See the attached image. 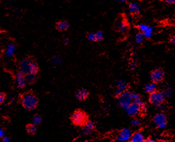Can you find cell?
Segmentation results:
<instances>
[{"mask_svg":"<svg viewBox=\"0 0 175 142\" xmlns=\"http://www.w3.org/2000/svg\"><path fill=\"white\" fill-rule=\"evenodd\" d=\"M15 51V45L12 43L9 44L4 51V55L7 58H10L14 55Z\"/></svg>","mask_w":175,"mask_h":142,"instance_id":"e0dca14e","label":"cell"},{"mask_svg":"<svg viewBox=\"0 0 175 142\" xmlns=\"http://www.w3.org/2000/svg\"><path fill=\"white\" fill-rule=\"evenodd\" d=\"M157 83L154 82H152L151 83H148L144 86V90L149 94H152L157 91Z\"/></svg>","mask_w":175,"mask_h":142,"instance_id":"9a60e30c","label":"cell"},{"mask_svg":"<svg viewBox=\"0 0 175 142\" xmlns=\"http://www.w3.org/2000/svg\"><path fill=\"white\" fill-rule=\"evenodd\" d=\"M87 38L91 42H95L96 41V34L95 33H89L87 34Z\"/></svg>","mask_w":175,"mask_h":142,"instance_id":"4dcf8cb0","label":"cell"},{"mask_svg":"<svg viewBox=\"0 0 175 142\" xmlns=\"http://www.w3.org/2000/svg\"><path fill=\"white\" fill-rule=\"evenodd\" d=\"M145 140L144 136L140 132H136L132 135L130 142H144Z\"/></svg>","mask_w":175,"mask_h":142,"instance_id":"4fadbf2b","label":"cell"},{"mask_svg":"<svg viewBox=\"0 0 175 142\" xmlns=\"http://www.w3.org/2000/svg\"><path fill=\"white\" fill-rule=\"evenodd\" d=\"M135 42L136 43H141L142 42H143L145 39V37L144 35V34L143 32H138L135 35Z\"/></svg>","mask_w":175,"mask_h":142,"instance_id":"603a6c76","label":"cell"},{"mask_svg":"<svg viewBox=\"0 0 175 142\" xmlns=\"http://www.w3.org/2000/svg\"><path fill=\"white\" fill-rule=\"evenodd\" d=\"M69 22L67 21V20H61L60 21L57 25V29L59 30V31H65L66 30L68 27H69Z\"/></svg>","mask_w":175,"mask_h":142,"instance_id":"d6986e66","label":"cell"},{"mask_svg":"<svg viewBox=\"0 0 175 142\" xmlns=\"http://www.w3.org/2000/svg\"><path fill=\"white\" fill-rule=\"evenodd\" d=\"M132 135L131 131L129 128H123L119 132V134L117 137V140L121 142L127 141L130 140Z\"/></svg>","mask_w":175,"mask_h":142,"instance_id":"52a82bcc","label":"cell"},{"mask_svg":"<svg viewBox=\"0 0 175 142\" xmlns=\"http://www.w3.org/2000/svg\"><path fill=\"white\" fill-rule=\"evenodd\" d=\"M135 102H136L140 108V111H143V112H145L146 110V108H147V105L142 100V99L140 98V97L134 100Z\"/></svg>","mask_w":175,"mask_h":142,"instance_id":"44dd1931","label":"cell"},{"mask_svg":"<svg viewBox=\"0 0 175 142\" xmlns=\"http://www.w3.org/2000/svg\"><path fill=\"white\" fill-rule=\"evenodd\" d=\"M24 75L25 74L22 73L21 71L18 72L16 75V85L19 88H24L27 83L26 78Z\"/></svg>","mask_w":175,"mask_h":142,"instance_id":"30bf717a","label":"cell"},{"mask_svg":"<svg viewBox=\"0 0 175 142\" xmlns=\"http://www.w3.org/2000/svg\"><path fill=\"white\" fill-rule=\"evenodd\" d=\"M132 97L133 100H136V99L140 98V96H139L137 94H135V93H134V94H133V93H132Z\"/></svg>","mask_w":175,"mask_h":142,"instance_id":"f35d334b","label":"cell"},{"mask_svg":"<svg viewBox=\"0 0 175 142\" xmlns=\"http://www.w3.org/2000/svg\"><path fill=\"white\" fill-rule=\"evenodd\" d=\"M31 61L28 59H23L20 62L21 71L25 75L30 74V67Z\"/></svg>","mask_w":175,"mask_h":142,"instance_id":"9c48e42d","label":"cell"},{"mask_svg":"<svg viewBox=\"0 0 175 142\" xmlns=\"http://www.w3.org/2000/svg\"><path fill=\"white\" fill-rule=\"evenodd\" d=\"M94 128H95V126L92 122H86L84 124V126L82 130V133L84 135L89 134L93 131Z\"/></svg>","mask_w":175,"mask_h":142,"instance_id":"7c38bea8","label":"cell"},{"mask_svg":"<svg viewBox=\"0 0 175 142\" xmlns=\"http://www.w3.org/2000/svg\"><path fill=\"white\" fill-rule=\"evenodd\" d=\"M165 98V97L162 92L157 91L152 94H150L149 100L152 105L156 106V107H159L161 104L164 103Z\"/></svg>","mask_w":175,"mask_h":142,"instance_id":"3957f363","label":"cell"},{"mask_svg":"<svg viewBox=\"0 0 175 142\" xmlns=\"http://www.w3.org/2000/svg\"><path fill=\"white\" fill-rule=\"evenodd\" d=\"M151 79L152 82L157 83L161 82L164 78V73L162 70L160 68H156L154 70L150 75Z\"/></svg>","mask_w":175,"mask_h":142,"instance_id":"5b68a950","label":"cell"},{"mask_svg":"<svg viewBox=\"0 0 175 142\" xmlns=\"http://www.w3.org/2000/svg\"><path fill=\"white\" fill-rule=\"evenodd\" d=\"M159 142H168V141H161Z\"/></svg>","mask_w":175,"mask_h":142,"instance_id":"ee69618b","label":"cell"},{"mask_svg":"<svg viewBox=\"0 0 175 142\" xmlns=\"http://www.w3.org/2000/svg\"><path fill=\"white\" fill-rule=\"evenodd\" d=\"M132 94V93L128 91H125L118 96V104L120 108L125 109L131 102H132L133 99Z\"/></svg>","mask_w":175,"mask_h":142,"instance_id":"7a4b0ae2","label":"cell"},{"mask_svg":"<svg viewBox=\"0 0 175 142\" xmlns=\"http://www.w3.org/2000/svg\"><path fill=\"white\" fill-rule=\"evenodd\" d=\"M4 99H5L4 95L3 93H1V94H0V102L1 103L3 102L4 101Z\"/></svg>","mask_w":175,"mask_h":142,"instance_id":"74e56055","label":"cell"},{"mask_svg":"<svg viewBox=\"0 0 175 142\" xmlns=\"http://www.w3.org/2000/svg\"><path fill=\"white\" fill-rule=\"evenodd\" d=\"M144 142H157V141L152 138H148V139H146Z\"/></svg>","mask_w":175,"mask_h":142,"instance_id":"60d3db41","label":"cell"},{"mask_svg":"<svg viewBox=\"0 0 175 142\" xmlns=\"http://www.w3.org/2000/svg\"><path fill=\"white\" fill-rule=\"evenodd\" d=\"M166 119H167L166 115L163 113H159L155 115V116L154 117V123L157 125V126L162 122H166Z\"/></svg>","mask_w":175,"mask_h":142,"instance_id":"5bb4252c","label":"cell"},{"mask_svg":"<svg viewBox=\"0 0 175 142\" xmlns=\"http://www.w3.org/2000/svg\"><path fill=\"white\" fill-rule=\"evenodd\" d=\"M27 130L28 131V133L31 134H33L34 133H36V131H37V127L36 125H34L33 124L28 125L27 127Z\"/></svg>","mask_w":175,"mask_h":142,"instance_id":"d4e9b609","label":"cell"},{"mask_svg":"<svg viewBox=\"0 0 175 142\" xmlns=\"http://www.w3.org/2000/svg\"><path fill=\"white\" fill-rule=\"evenodd\" d=\"M129 66L132 69H134L137 67V64L134 61H131L129 63Z\"/></svg>","mask_w":175,"mask_h":142,"instance_id":"d6a6232c","label":"cell"},{"mask_svg":"<svg viewBox=\"0 0 175 142\" xmlns=\"http://www.w3.org/2000/svg\"><path fill=\"white\" fill-rule=\"evenodd\" d=\"M127 114L131 116H134L137 115L140 112V108L139 105L134 101L131 102L128 107L125 109Z\"/></svg>","mask_w":175,"mask_h":142,"instance_id":"8992f818","label":"cell"},{"mask_svg":"<svg viewBox=\"0 0 175 142\" xmlns=\"http://www.w3.org/2000/svg\"><path fill=\"white\" fill-rule=\"evenodd\" d=\"M116 29L117 31L121 33L126 32L128 29V24L125 19H120L116 24Z\"/></svg>","mask_w":175,"mask_h":142,"instance_id":"8fae6325","label":"cell"},{"mask_svg":"<svg viewBox=\"0 0 175 142\" xmlns=\"http://www.w3.org/2000/svg\"><path fill=\"white\" fill-rule=\"evenodd\" d=\"M27 82L28 83H32L35 82L37 80L38 76L36 74H28L25 76Z\"/></svg>","mask_w":175,"mask_h":142,"instance_id":"ffe728a7","label":"cell"},{"mask_svg":"<svg viewBox=\"0 0 175 142\" xmlns=\"http://www.w3.org/2000/svg\"><path fill=\"white\" fill-rule=\"evenodd\" d=\"M116 89L115 91V95L119 96L123 92L127 91L128 88V83L123 81H118L116 83Z\"/></svg>","mask_w":175,"mask_h":142,"instance_id":"ba28073f","label":"cell"},{"mask_svg":"<svg viewBox=\"0 0 175 142\" xmlns=\"http://www.w3.org/2000/svg\"><path fill=\"white\" fill-rule=\"evenodd\" d=\"M2 142H12V141L9 137H4L2 140Z\"/></svg>","mask_w":175,"mask_h":142,"instance_id":"8d00e7d4","label":"cell"},{"mask_svg":"<svg viewBox=\"0 0 175 142\" xmlns=\"http://www.w3.org/2000/svg\"><path fill=\"white\" fill-rule=\"evenodd\" d=\"M170 43H171L173 46H175V35H173V36L170 38Z\"/></svg>","mask_w":175,"mask_h":142,"instance_id":"d590c367","label":"cell"},{"mask_svg":"<svg viewBox=\"0 0 175 142\" xmlns=\"http://www.w3.org/2000/svg\"><path fill=\"white\" fill-rule=\"evenodd\" d=\"M88 94V92L86 90L81 89L76 93V98L78 101H83L87 98Z\"/></svg>","mask_w":175,"mask_h":142,"instance_id":"ac0fdd59","label":"cell"},{"mask_svg":"<svg viewBox=\"0 0 175 142\" xmlns=\"http://www.w3.org/2000/svg\"><path fill=\"white\" fill-rule=\"evenodd\" d=\"M96 34V42H101L103 39V34L102 31H97Z\"/></svg>","mask_w":175,"mask_h":142,"instance_id":"83f0119b","label":"cell"},{"mask_svg":"<svg viewBox=\"0 0 175 142\" xmlns=\"http://www.w3.org/2000/svg\"><path fill=\"white\" fill-rule=\"evenodd\" d=\"M21 101L25 109L27 111H32L36 107L38 100L36 97L32 94L27 93L22 97Z\"/></svg>","mask_w":175,"mask_h":142,"instance_id":"6da1fadb","label":"cell"},{"mask_svg":"<svg viewBox=\"0 0 175 142\" xmlns=\"http://www.w3.org/2000/svg\"><path fill=\"white\" fill-rule=\"evenodd\" d=\"M52 62L55 65L60 64L61 62V58L60 56H54L52 59Z\"/></svg>","mask_w":175,"mask_h":142,"instance_id":"f1b7e54d","label":"cell"},{"mask_svg":"<svg viewBox=\"0 0 175 142\" xmlns=\"http://www.w3.org/2000/svg\"><path fill=\"white\" fill-rule=\"evenodd\" d=\"M38 70V67L37 64L34 61H31L30 67V74H36Z\"/></svg>","mask_w":175,"mask_h":142,"instance_id":"7402d4cb","label":"cell"},{"mask_svg":"<svg viewBox=\"0 0 175 142\" xmlns=\"http://www.w3.org/2000/svg\"><path fill=\"white\" fill-rule=\"evenodd\" d=\"M166 126H167V123H166V122H162V123H161V124H159L158 125H157L158 128H159V129H162V128H165Z\"/></svg>","mask_w":175,"mask_h":142,"instance_id":"836d02e7","label":"cell"},{"mask_svg":"<svg viewBox=\"0 0 175 142\" xmlns=\"http://www.w3.org/2000/svg\"><path fill=\"white\" fill-rule=\"evenodd\" d=\"M5 133H4V130L3 129H2V128H1L0 129V137H4L5 136Z\"/></svg>","mask_w":175,"mask_h":142,"instance_id":"ab89813d","label":"cell"},{"mask_svg":"<svg viewBox=\"0 0 175 142\" xmlns=\"http://www.w3.org/2000/svg\"><path fill=\"white\" fill-rule=\"evenodd\" d=\"M32 122L33 124L36 125L40 124L42 122V118H41V116L40 115H36L33 117Z\"/></svg>","mask_w":175,"mask_h":142,"instance_id":"484cf974","label":"cell"},{"mask_svg":"<svg viewBox=\"0 0 175 142\" xmlns=\"http://www.w3.org/2000/svg\"><path fill=\"white\" fill-rule=\"evenodd\" d=\"M143 34H144L145 38H147V39L151 38L152 36V34H153V28L152 27L149 26V28L145 32H143Z\"/></svg>","mask_w":175,"mask_h":142,"instance_id":"4316f807","label":"cell"},{"mask_svg":"<svg viewBox=\"0 0 175 142\" xmlns=\"http://www.w3.org/2000/svg\"><path fill=\"white\" fill-rule=\"evenodd\" d=\"M162 93L164 95L165 97H170L171 95V88L168 85H165L162 88Z\"/></svg>","mask_w":175,"mask_h":142,"instance_id":"cb8c5ba5","label":"cell"},{"mask_svg":"<svg viewBox=\"0 0 175 142\" xmlns=\"http://www.w3.org/2000/svg\"><path fill=\"white\" fill-rule=\"evenodd\" d=\"M131 124L133 126H138L141 124V121H140L139 119H134L133 120L131 121Z\"/></svg>","mask_w":175,"mask_h":142,"instance_id":"1f68e13d","label":"cell"},{"mask_svg":"<svg viewBox=\"0 0 175 142\" xmlns=\"http://www.w3.org/2000/svg\"><path fill=\"white\" fill-rule=\"evenodd\" d=\"M86 115L82 111L75 112L71 118L72 122L77 125H81L86 122Z\"/></svg>","mask_w":175,"mask_h":142,"instance_id":"277c9868","label":"cell"},{"mask_svg":"<svg viewBox=\"0 0 175 142\" xmlns=\"http://www.w3.org/2000/svg\"><path fill=\"white\" fill-rule=\"evenodd\" d=\"M149 26H148V25H146L145 23H141V24H140L138 25L139 30L141 32H145L149 28Z\"/></svg>","mask_w":175,"mask_h":142,"instance_id":"f546056e","label":"cell"},{"mask_svg":"<svg viewBox=\"0 0 175 142\" xmlns=\"http://www.w3.org/2000/svg\"><path fill=\"white\" fill-rule=\"evenodd\" d=\"M68 42H69V40H68V39H63V43L64 45H66V44H67V43H68Z\"/></svg>","mask_w":175,"mask_h":142,"instance_id":"b9f144b4","label":"cell"},{"mask_svg":"<svg viewBox=\"0 0 175 142\" xmlns=\"http://www.w3.org/2000/svg\"><path fill=\"white\" fill-rule=\"evenodd\" d=\"M164 2L168 4L171 5L175 4V0H164Z\"/></svg>","mask_w":175,"mask_h":142,"instance_id":"e575fe53","label":"cell"},{"mask_svg":"<svg viewBox=\"0 0 175 142\" xmlns=\"http://www.w3.org/2000/svg\"><path fill=\"white\" fill-rule=\"evenodd\" d=\"M129 12L132 15H138L140 12V8L139 5L136 3H130L129 4Z\"/></svg>","mask_w":175,"mask_h":142,"instance_id":"2e32d148","label":"cell"},{"mask_svg":"<svg viewBox=\"0 0 175 142\" xmlns=\"http://www.w3.org/2000/svg\"><path fill=\"white\" fill-rule=\"evenodd\" d=\"M116 1L120 3H123V2H125L126 0H116Z\"/></svg>","mask_w":175,"mask_h":142,"instance_id":"7bdbcfd3","label":"cell"}]
</instances>
